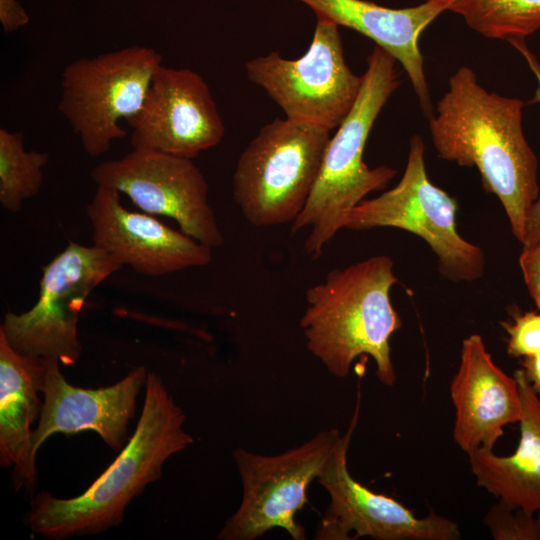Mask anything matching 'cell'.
I'll list each match as a JSON object with an SVG mask.
<instances>
[{"mask_svg": "<svg viewBox=\"0 0 540 540\" xmlns=\"http://www.w3.org/2000/svg\"><path fill=\"white\" fill-rule=\"evenodd\" d=\"M524 105L488 92L474 71L462 66L450 77L429 123L438 155L479 170L485 191L498 197L521 243L540 191L538 160L522 128Z\"/></svg>", "mask_w": 540, "mask_h": 540, "instance_id": "6da1fadb", "label": "cell"}, {"mask_svg": "<svg viewBox=\"0 0 540 540\" xmlns=\"http://www.w3.org/2000/svg\"><path fill=\"white\" fill-rule=\"evenodd\" d=\"M185 420L161 378L148 372L140 419L114 462L75 498L37 494L27 514L28 527L44 538L60 540L118 526L132 499L161 478L165 461L193 443Z\"/></svg>", "mask_w": 540, "mask_h": 540, "instance_id": "7a4b0ae2", "label": "cell"}, {"mask_svg": "<svg viewBox=\"0 0 540 540\" xmlns=\"http://www.w3.org/2000/svg\"><path fill=\"white\" fill-rule=\"evenodd\" d=\"M393 266L387 255L371 256L307 288L299 325L308 351L331 375L347 377L355 359L366 355L378 380L394 385L390 338L402 323L390 299L397 282Z\"/></svg>", "mask_w": 540, "mask_h": 540, "instance_id": "3957f363", "label": "cell"}, {"mask_svg": "<svg viewBox=\"0 0 540 540\" xmlns=\"http://www.w3.org/2000/svg\"><path fill=\"white\" fill-rule=\"evenodd\" d=\"M395 64L396 60L378 46L368 55L358 97L330 138L314 188L292 223L293 234L310 229L304 251L311 259L323 254L352 208L369 193L385 188L396 175L391 167L370 168L363 161L374 122L400 85Z\"/></svg>", "mask_w": 540, "mask_h": 540, "instance_id": "277c9868", "label": "cell"}, {"mask_svg": "<svg viewBox=\"0 0 540 540\" xmlns=\"http://www.w3.org/2000/svg\"><path fill=\"white\" fill-rule=\"evenodd\" d=\"M330 130L288 118L264 125L240 154L233 200L255 227L293 223L318 178Z\"/></svg>", "mask_w": 540, "mask_h": 540, "instance_id": "5b68a950", "label": "cell"}, {"mask_svg": "<svg viewBox=\"0 0 540 540\" xmlns=\"http://www.w3.org/2000/svg\"><path fill=\"white\" fill-rule=\"evenodd\" d=\"M161 65L157 50L133 45L79 58L64 68L58 110L89 156L106 153L114 140L126 136L121 121L140 111Z\"/></svg>", "mask_w": 540, "mask_h": 540, "instance_id": "8992f818", "label": "cell"}, {"mask_svg": "<svg viewBox=\"0 0 540 540\" xmlns=\"http://www.w3.org/2000/svg\"><path fill=\"white\" fill-rule=\"evenodd\" d=\"M423 140L415 135L403 176L392 189L363 200L346 215L343 228L363 231L395 227L411 232L430 246L440 273L447 279L473 281L485 269L482 249L464 238L456 228V201L428 178Z\"/></svg>", "mask_w": 540, "mask_h": 540, "instance_id": "52a82bcc", "label": "cell"}, {"mask_svg": "<svg viewBox=\"0 0 540 540\" xmlns=\"http://www.w3.org/2000/svg\"><path fill=\"white\" fill-rule=\"evenodd\" d=\"M121 267L95 245L69 242L43 267L33 307L20 314L6 313L0 331L21 354L75 364L82 351L78 321L86 299Z\"/></svg>", "mask_w": 540, "mask_h": 540, "instance_id": "ba28073f", "label": "cell"}, {"mask_svg": "<svg viewBox=\"0 0 540 540\" xmlns=\"http://www.w3.org/2000/svg\"><path fill=\"white\" fill-rule=\"evenodd\" d=\"M341 436L337 429L323 430L278 455L236 448L232 455L241 478L242 499L217 539L255 540L281 528L294 540H304L305 530L296 521V514L308 502L306 490L318 478Z\"/></svg>", "mask_w": 540, "mask_h": 540, "instance_id": "9c48e42d", "label": "cell"}, {"mask_svg": "<svg viewBox=\"0 0 540 540\" xmlns=\"http://www.w3.org/2000/svg\"><path fill=\"white\" fill-rule=\"evenodd\" d=\"M245 72L286 118L330 131L350 112L363 80L346 64L339 26L321 18L303 56L286 59L272 51L248 60Z\"/></svg>", "mask_w": 540, "mask_h": 540, "instance_id": "30bf717a", "label": "cell"}, {"mask_svg": "<svg viewBox=\"0 0 540 540\" xmlns=\"http://www.w3.org/2000/svg\"><path fill=\"white\" fill-rule=\"evenodd\" d=\"M91 179L125 194L143 212L173 219L182 232L211 248L225 242L208 201L207 180L192 159L133 149L99 163Z\"/></svg>", "mask_w": 540, "mask_h": 540, "instance_id": "8fae6325", "label": "cell"}, {"mask_svg": "<svg viewBox=\"0 0 540 540\" xmlns=\"http://www.w3.org/2000/svg\"><path fill=\"white\" fill-rule=\"evenodd\" d=\"M347 431L342 434L317 480L330 503L314 539L354 540H457L458 525L434 512L420 518L398 500L376 493L355 480L348 470L347 455L360 412V399Z\"/></svg>", "mask_w": 540, "mask_h": 540, "instance_id": "7c38bea8", "label": "cell"}, {"mask_svg": "<svg viewBox=\"0 0 540 540\" xmlns=\"http://www.w3.org/2000/svg\"><path fill=\"white\" fill-rule=\"evenodd\" d=\"M133 149L193 159L218 145L225 127L205 80L189 68L161 65L140 111L126 121Z\"/></svg>", "mask_w": 540, "mask_h": 540, "instance_id": "4fadbf2b", "label": "cell"}, {"mask_svg": "<svg viewBox=\"0 0 540 540\" xmlns=\"http://www.w3.org/2000/svg\"><path fill=\"white\" fill-rule=\"evenodd\" d=\"M86 213L93 245L137 273L162 276L212 261V248L163 224L151 214L125 208L120 193L97 186Z\"/></svg>", "mask_w": 540, "mask_h": 540, "instance_id": "5bb4252c", "label": "cell"}, {"mask_svg": "<svg viewBox=\"0 0 540 540\" xmlns=\"http://www.w3.org/2000/svg\"><path fill=\"white\" fill-rule=\"evenodd\" d=\"M57 359H45L42 386L43 408L39 424L32 435V451L52 435H66L90 430L114 450H122L128 442V426L136 412V401L145 386L146 369L132 370L119 382L99 389H83L66 381Z\"/></svg>", "mask_w": 540, "mask_h": 540, "instance_id": "9a60e30c", "label": "cell"}, {"mask_svg": "<svg viewBox=\"0 0 540 540\" xmlns=\"http://www.w3.org/2000/svg\"><path fill=\"white\" fill-rule=\"evenodd\" d=\"M450 396L455 409L453 439L467 455L477 449L493 450L504 427L521 418L516 379L495 364L479 334L462 342Z\"/></svg>", "mask_w": 540, "mask_h": 540, "instance_id": "2e32d148", "label": "cell"}, {"mask_svg": "<svg viewBox=\"0 0 540 540\" xmlns=\"http://www.w3.org/2000/svg\"><path fill=\"white\" fill-rule=\"evenodd\" d=\"M317 18L368 37L406 71L423 112L431 117V102L418 40L426 27L449 9L452 0H426L408 8H389L368 0H296Z\"/></svg>", "mask_w": 540, "mask_h": 540, "instance_id": "e0dca14e", "label": "cell"}, {"mask_svg": "<svg viewBox=\"0 0 540 540\" xmlns=\"http://www.w3.org/2000/svg\"><path fill=\"white\" fill-rule=\"evenodd\" d=\"M45 358L21 354L0 331V464L14 468L16 489L37 486L31 425L40 417Z\"/></svg>", "mask_w": 540, "mask_h": 540, "instance_id": "ac0fdd59", "label": "cell"}, {"mask_svg": "<svg viewBox=\"0 0 540 540\" xmlns=\"http://www.w3.org/2000/svg\"><path fill=\"white\" fill-rule=\"evenodd\" d=\"M521 404L520 439L515 452L496 455L490 449L468 454L478 486L498 501L528 513L540 512V396L533 390L522 368L514 374Z\"/></svg>", "mask_w": 540, "mask_h": 540, "instance_id": "d6986e66", "label": "cell"}, {"mask_svg": "<svg viewBox=\"0 0 540 540\" xmlns=\"http://www.w3.org/2000/svg\"><path fill=\"white\" fill-rule=\"evenodd\" d=\"M448 10L487 38L510 42L540 29V0H452Z\"/></svg>", "mask_w": 540, "mask_h": 540, "instance_id": "ffe728a7", "label": "cell"}, {"mask_svg": "<svg viewBox=\"0 0 540 540\" xmlns=\"http://www.w3.org/2000/svg\"><path fill=\"white\" fill-rule=\"evenodd\" d=\"M49 155L24 148L23 133L0 129V204L18 212L25 200L38 194Z\"/></svg>", "mask_w": 540, "mask_h": 540, "instance_id": "44dd1931", "label": "cell"}, {"mask_svg": "<svg viewBox=\"0 0 540 540\" xmlns=\"http://www.w3.org/2000/svg\"><path fill=\"white\" fill-rule=\"evenodd\" d=\"M483 522L494 540H540V512L531 514L498 501Z\"/></svg>", "mask_w": 540, "mask_h": 540, "instance_id": "7402d4cb", "label": "cell"}, {"mask_svg": "<svg viewBox=\"0 0 540 540\" xmlns=\"http://www.w3.org/2000/svg\"><path fill=\"white\" fill-rule=\"evenodd\" d=\"M508 333L507 352L514 358L540 353V312L530 311L515 317L514 323H502Z\"/></svg>", "mask_w": 540, "mask_h": 540, "instance_id": "603a6c76", "label": "cell"}, {"mask_svg": "<svg viewBox=\"0 0 540 540\" xmlns=\"http://www.w3.org/2000/svg\"><path fill=\"white\" fill-rule=\"evenodd\" d=\"M526 60L528 66L533 72L538 87L530 103H540V63L536 56L529 50L525 39H516L509 42ZM540 242V196L533 204L526 222L525 236L522 242L523 246H535Z\"/></svg>", "mask_w": 540, "mask_h": 540, "instance_id": "cb8c5ba5", "label": "cell"}, {"mask_svg": "<svg viewBox=\"0 0 540 540\" xmlns=\"http://www.w3.org/2000/svg\"><path fill=\"white\" fill-rule=\"evenodd\" d=\"M519 265L527 289L540 312V247L523 246Z\"/></svg>", "mask_w": 540, "mask_h": 540, "instance_id": "d4e9b609", "label": "cell"}, {"mask_svg": "<svg viewBox=\"0 0 540 540\" xmlns=\"http://www.w3.org/2000/svg\"><path fill=\"white\" fill-rule=\"evenodd\" d=\"M0 20L6 32H13L29 22L27 14L15 0H0Z\"/></svg>", "mask_w": 540, "mask_h": 540, "instance_id": "484cf974", "label": "cell"}, {"mask_svg": "<svg viewBox=\"0 0 540 540\" xmlns=\"http://www.w3.org/2000/svg\"><path fill=\"white\" fill-rule=\"evenodd\" d=\"M520 364L531 387L540 396V353L522 358Z\"/></svg>", "mask_w": 540, "mask_h": 540, "instance_id": "4316f807", "label": "cell"}, {"mask_svg": "<svg viewBox=\"0 0 540 540\" xmlns=\"http://www.w3.org/2000/svg\"><path fill=\"white\" fill-rule=\"evenodd\" d=\"M535 246H536V245H535ZM537 246H539V247H540V242H539V243L537 244Z\"/></svg>", "mask_w": 540, "mask_h": 540, "instance_id": "83f0119b", "label": "cell"}]
</instances>
